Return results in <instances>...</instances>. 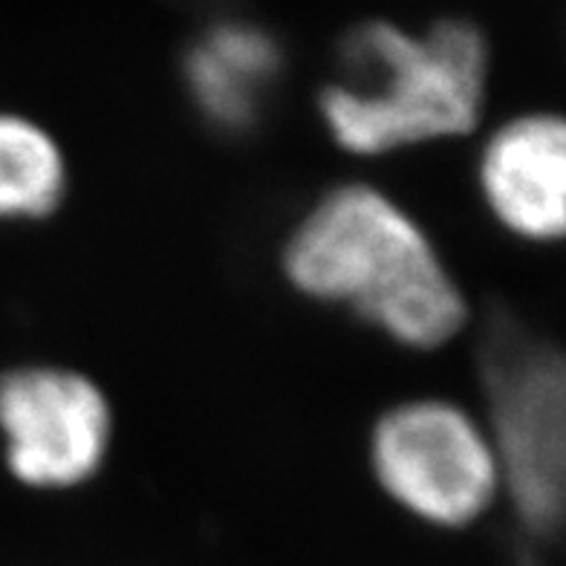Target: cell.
Segmentation results:
<instances>
[{"mask_svg":"<svg viewBox=\"0 0 566 566\" xmlns=\"http://www.w3.org/2000/svg\"><path fill=\"white\" fill-rule=\"evenodd\" d=\"M292 290L342 306L408 350H437L469 321L465 295L419 220L367 182L306 209L281 249Z\"/></svg>","mask_w":566,"mask_h":566,"instance_id":"6da1fadb","label":"cell"},{"mask_svg":"<svg viewBox=\"0 0 566 566\" xmlns=\"http://www.w3.org/2000/svg\"><path fill=\"white\" fill-rule=\"evenodd\" d=\"M342 75L321 90L329 139L356 157H385L424 142L469 134L489 84V44L471 21L431 30L367 21L342 41Z\"/></svg>","mask_w":566,"mask_h":566,"instance_id":"7a4b0ae2","label":"cell"},{"mask_svg":"<svg viewBox=\"0 0 566 566\" xmlns=\"http://www.w3.org/2000/svg\"><path fill=\"white\" fill-rule=\"evenodd\" d=\"M500 485L535 546L564 523L566 379L558 347L514 318H494L480 347Z\"/></svg>","mask_w":566,"mask_h":566,"instance_id":"3957f363","label":"cell"},{"mask_svg":"<svg viewBox=\"0 0 566 566\" xmlns=\"http://www.w3.org/2000/svg\"><path fill=\"white\" fill-rule=\"evenodd\" d=\"M367 457L381 492L424 526L465 530L503 494L485 424L437 396L385 410Z\"/></svg>","mask_w":566,"mask_h":566,"instance_id":"277c9868","label":"cell"},{"mask_svg":"<svg viewBox=\"0 0 566 566\" xmlns=\"http://www.w3.org/2000/svg\"><path fill=\"white\" fill-rule=\"evenodd\" d=\"M113 440L105 390L84 373L21 365L0 373V454L21 485L64 492L102 471Z\"/></svg>","mask_w":566,"mask_h":566,"instance_id":"5b68a950","label":"cell"},{"mask_svg":"<svg viewBox=\"0 0 566 566\" xmlns=\"http://www.w3.org/2000/svg\"><path fill=\"white\" fill-rule=\"evenodd\" d=\"M478 186L500 229L526 243L564 234L566 130L555 113H523L480 150Z\"/></svg>","mask_w":566,"mask_h":566,"instance_id":"8992f818","label":"cell"},{"mask_svg":"<svg viewBox=\"0 0 566 566\" xmlns=\"http://www.w3.org/2000/svg\"><path fill=\"white\" fill-rule=\"evenodd\" d=\"M283 53L252 21H217L182 55V82L197 113L220 134H247L266 113Z\"/></svg>","mask_w":566,"mask_h":566,"instance_id":"52a82bcc","label":"cell"},{"mask_svg":"<svg viewBox=\"0 0 566 566\" xmlns=\"http://www.w3.org/2000/svg\"><path fill=\"white\" fill-rule=\"evenodd\" d=\"M67 195V159L30 116L0 111V226L35 223Z\"/></svg>","mask_w":566,"mask_h":566,"instance_id":"ba28073f","label":"cell"}]
</instances>
